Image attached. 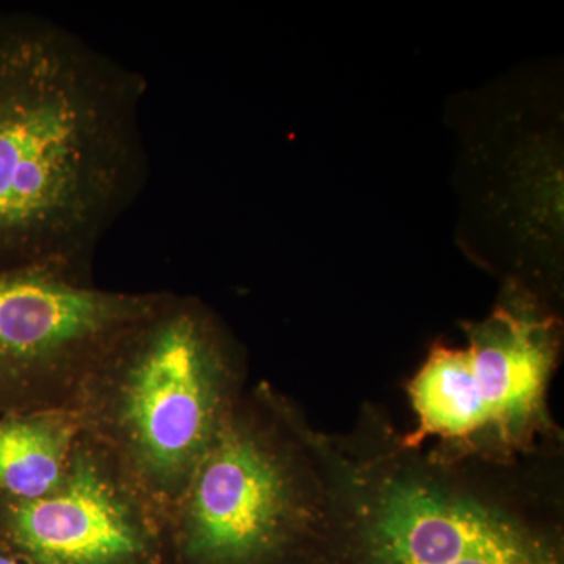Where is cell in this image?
<instances>
[{
	"label": "cell",
	"mask_w": 564,
	"mask_h": 564,
	"mask_svg": "<svg viewBox=\"0 0 564 564\" xmlns=\"http://www.w3.org/2000/svg\"><path fill=\"white\" fill-rule=\"evenodd\" d=\"M147 79L39 14L0 13V272L91 278L150 173Z\"/></svg>",
	"instance_id": "1"
},
{
	"label": "cell",
	"mask_w": 564,
	"mask_h": 564,
	"mask_svg": "<svg viewBox=\"0 0 564 564\" xmlns=\"http://www.w3.org/2000/svg\"><path fill=\"white\" fill-rule=\"evenodd\" d=\"M333 516L317 564H564L563 454L452 459L383 408L325 433Z\"/></svg>",
	"instance_id": "2"
},
{
	"label": "cell",
	"mask_w": 564,
	"mask_h": 564,
	"mask_svg": "<svg viewBox=\"0 0 564 564\" xmlns=\"http://www.w3.org/2000/svg\"><path fill=\"white\" fill-rule=\"evenodd\" d=\"M247 377L243 347L214 310L165 292L104 352L73 413L166 521Z\"/></svg>",
	"instance_id": "3"
},
{
	"label": "cell",
	"mask_w": 564,
	"mask_h": 564,
	"mask_svg": "<svg viewBox=\"0 0 564 564\" xmlns=\"http://www.w3.org/2000/svg\"><path fill=\"white\" fill-rule=\"evenodd\" d=\"M333 516L325 432L247 389L166 516L170 564H317Z\"/></svg>",
	"instance_id": "4"
},
{
	"label": "cell",
	"mask_w": 564,
	"mask_h": 564,
	"mask_svg": "<svg viewBox=\"0 0 564 564\" xmlns=\"http://www.w3.org/2000/svg\"><path fill=\"white\" fill-rule=\"evenodd\" d=\"M463 328V347L434 344L408 380L414 425L404 443L489 463L563 452L549 403L563 322L549 300L510 278L488 317Z\"/></svg>",
	"instance_id": "5"
},
{
	"label": "cell",
	"mask_w": 564,
	"mask_h": 564,
	"mask_svg": "<svg viewBox=\"0 0 564 564\" xmlns=\"http://www.w3.org/2000/svg\"><path fill=\"white\" fill-rule=\"evenodd\" d=\"M163 293L107 291L57 267L2 270L0 414L73 413L104 352Z\"/></svg>",
	"instance_id": "6"
},
{
	"label": "cell",
	"mask_w": 564,
	"mask_h": 564,
	"mask_svg": "<svg viewBox=\"0 0 564 564\" xmlns=\"http://www.w3.org/2000/svg\"><path fill=\"white\" fill-rule=\"evenodd\" d=\"M0 547L28 564H170L161 513L84 430L54 492L0 500Z\"/></svg>",
	"instance_id": "7"
},
{
	"label": "cell",
	"mask_w": 564,
	"mask_h": 564,
	"mask_svg": "<svg viewBox=\"0 0 564 564\" xmlns=\"http://www.w3.org/2000/svg\"><path fill=\"white\" fill-rule=\"evenodd\" d=\"M80 434L69 411L0 414V500L32 502L54 492Z\"/></svg>",
	"instance_id": "8"
},
{
	"label": "cell",
	"mask_w": 564,
	"mask_h": 564,
	"mask_svg": "<svg viewBox=\"0 0 564 564\" xmlns=\"http://www.w3.org/2000/svg\"><path fill=\"white\" fill-rule=\"evenodd\" d=\"M0 564H28L18 558L17 555L11 554L7 549L0 547Z\"/></svg>",
	"instance_id": "9"
}]
</instances>
